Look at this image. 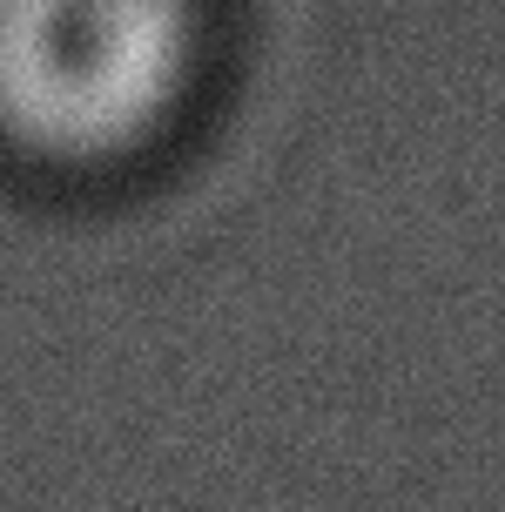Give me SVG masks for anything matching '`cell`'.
<instances>
[{
  "label": "cell",
  "mask_w": 505,
  "mask_h": 512,
  "mask_svg": "<svg viewBox=\"0 0 505 512\" xmlns=\"http://www.w3.org/2000/svg\"><path fill=\"white\" fill-rule=\"evenodd\" d=\"M216 61V0H0V162L122 176L176 142Z\"/></svg>",
  "instance_id": "6da1fadb"
}]
</instances>
